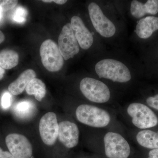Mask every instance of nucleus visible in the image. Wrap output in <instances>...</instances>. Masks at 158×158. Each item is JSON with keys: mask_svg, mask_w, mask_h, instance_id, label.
Wrapping results in <instances>:
<instances>
[{"mask_svg": "<svg viewBox=\"0 0 158 158\" xmlns=\"http://www.w3.org/2000/svg\"><path fill=\"white\" fill-rule=\"evenodd\" d=\"M95 70L100 78L109 79L113 82L126 83L131 78L127 66L115 59L101 60L95 65Z\"/></svg>", "mask_w": 158, "mask_h": 158, "instance_id": "f257e3e1", "label": "nucleus"}, {"mask_svg": "<svg viewBox=\"0 0 158 158\" xmlns=\"http://www.w3.org/2000/svg\"><path fill=\"white\" fill-rule=\"evenodd\" d=\"M76 116L80 122L93 127H104L111 120L110 114L106 110L89 105L79 106L76 111Z\"/></svg>", "mask_w": 158, "mask_h": 158, "instance_id": "f03ea898", "label": "nucleus"}, {"mask_svg": "<svg viewBox=\"0 0 158 158\" xmlns=\"http://www.w3.org/2000/svg\"><path fill=\"white\" fill-rule=\"evenodd\" d=\"M127 113L136 127L144 130L156 126L158 117L152 110L141 103L134 102L128 106Z\"/></svg>", "mask_w": 158, "mask_h": 158, "instance_id": "7ed1b4c3", "label": "nucleus"}, {"mask_svg": "<svg viewBox=\"0 0 158 158\" xmlns=\"http://www.w3.org/2000/svg\"><path fill=\"white\" fill-rule=\"evenodd\" d=\"M80 87L83 95L90 101L104 103L110 99L111 94L108 86L96 79L85 78L81 81Z\"/></svg>", "mask_w": 158, "mask_h": 158, "instance_id": "20e7f679", "label": "nucleus"}, {"mask_svg": "<svg viewBox=\"0 0 158 158\" xmlns=\"http://www.w3.org/2000/svg\"><path fill=\"white\" fill-rule=\"evenodd\" d=\"M40 53L43 65L52 72L59 71L64 65V58L59 46L50 39L44 41L40 46Z\"/></svg>", "mask_w": 158, "mask_h": 158, "instance_id": "39448f33", "label": "nucleus"}, {"mask_svg": "<svg viewBox=\"0 0 158 158\" xmlns=\"http://www.w3.org/2000/svg\"><path fill=\"white\" fill-rule=\"evenodd\" d=\"M105 152L108 158H128L131 148L127 141L120 134L109 132L104 138Z\"/></svg>", "mask_w": 158, "mask_h": 158, "instance_id": "423d86ee", "label": "nucleus"}, {"mask_svg": "<svg viewBox=\"0 0 158 158\" xmlns=\"http://www.w3.org/2000/svg\"><path fill=\"white\" fill-rule=\"evenodd\" d=\"M88 10L91 22L97 32L107 38L114 36L116 33V27L105 15L98 5L96 3H90Z\"/></svg>", "mask_w": 158, "mask_h": 158, "instance_id": "0eeeda50", "label": "nucleus"}, {"mask_svg": "<svg viewBox=\"0 0 158 158\" xmlns=\"http://www.w3.org/2000/svg\"><path fill=\"white\" fill-rule=\"evenodd\" d=\"M59 48L64 60H68L78 53L80 46L70 23L62 28L58 39Z\"/></svg>", "mask_w": 158, "mask_h": 158, "instance_id": "6e6552de", "label": "nucleus"}, {"mask_svg": "<svg viewBox=\"0 0 158 158\" xmlns=\"http://www.w3.org/2000/svg\"><path fill=\"white\" fill-rule=\"evenodd\" d=\"M39 131L42 141L46 145H53L58 137L59 125L56 114L48 112L42 116L39 123Z\"/></svg>", "mask_w": 158, "mask_h": 158, "instance_id": "1a4fd4ad", "label": "nucleus"}, {"mask_svg": "<svg viewBox=\"0 0 158 158\" xmlns=\"http://www.w3.org/2000/svg\"><path fill=\"white\" fill-rule=\"evenodd\" d=\"M6 142L9 152L15 158H30L32 156V145L25 136L11 134L6 137Z\"/></svg>", "mask_w": 158, "mask_h": 158, "instance_id": "9d476101", "label": "nucleus"}, {"mask_svg": "<svg viewBox=\"0 0 158 158\" xmlns=\"http://www.w3.org/2000/svg\"><path fill=\"white\" fill-rule=\"evenodd\" d=\"M59 125L58 138L62 144L69 148L76 146L79 138V131L77 125L70 121H64Z\"/></svg>", "mask_w": 158, "mask_h": 158, "instance_id": "9b49d317", "label": "nucleus"}, {"mask_svg": "<svg viewBox=\"0 0 158 158\" xmlns=\"http://www.w3.org/2000/svg\"><path fill=\"white\" fill-rule=\"evenodd\" d=\"M70 24L81 48L84 50L90 48L93 43V36L84 24L81 19L78 16H74L71 19Z\"/></svg>", "mask_w": 158, "mask_h": 158, "instance_id": "f8f14e48", "label": "nucleus"}, {"mask_svg": "<svg viewBox=\"0 0 158 158\" xmlns=\"http://www.w3.org/2000/svg\"><path fill=\"white\" fill-rule=\"evenodd\" d=\"M158 30V17L147 16L139 21L135 31L140 38L147 39Z\"/></svg>", "mask_w": 158, "mask_h": 158, "instance_id": "ddd939ff", "label": "nucleus"}, {"mask_svg": "<svg viewBox=\"0 0 158 158\" xmlns=\"http://www.w3.org/2000/svg\"><path fill=\"white\" fill-rule=\"evenodd\" d=\"M36 76V73L33 69L24 71L15 81L9 85L8 88L9 92L14 95L21 94L26 90L29 82L35 78Z\"/></svg>", "mask_w": 158, "mask_h": 158, "instance_id": "4468645a", "label": "nucleus"}, {"mask_svg": "<svg viewBox=\"0 0 158 158\" xmlns=\"http://www.w3.org/2000/svg\"><path fill=\"white\" fill-rule=\"evenodd\" d=\"M136 139L142 147L151 150L158 148V133L152 130L140 131L137 134Z\"/></svg>", "mask_w": 158, "mask_h": 158, "instance_id": "2eb2a0df", "label": "nucleus"}, {"mask_svg": "<svg viewBox=\"0 0 158 158\" xmlns=\"http://www.w3.org/2000/svg\"><path fill=\"white\" fill-rule=\"evenodd\" d=\"M26 91L28 94L34 95L37 101L41 102L46 93V85L41 80L35 78L29 82Z\"/></svg>", "mask_w": 158, "mask_h": 158, "instance_id": "dca6fc26", "label": "nucleus"}, {"mask_svg": "<svg viewBox=\"0 0 158 158\" xmlns=\"http://www.w3.org/2000/svg\"><path fill=\"white\" fill-rule=\"evenodd\" d=\"M19 56L15 51L5 49L0 52V66L4 69L14 68L19 63Z\"/></svg>", "mask_w": 158, "mask_h": 158, "instance_id": "f3484780", "label": "nucleus"}, {"mask_svg": "<svg viewBox=\"0 0 158 158\" xmlns=\"http://www.w3.org/2000/svg\"><path fill=\"white\" fill-rule=\"evenodd\" d=\"M35 106L32 102L24 100L15 106L14 112L17 117L21 118H30L35 112Z\"/></svg>", "mask_w": 158, "mask_h": 158, "instance_id": "a211bd4d", "label": "nucleus"}, {"mask_svg": "<svg viewBox=\"0 0 158 158\" xmlns=\"http://www.w3.org/2000/svg\"><path fill=\"white\" fill-rule=\"evenodd\" d=\"M131 12L132 15L136 18H141L147 13L145 4L136 0H134L131 3Z\"/></svg>", "mask_w": 158, "mask_h": 158, "instance_id": "6ab92c4d", "label": "nucleus"}, {"mask_svg": "<svg viewBox=\"0 0 158 158\" xmlns=\"http://www.w3.org/2000/svg\"><path fill=\"white\" fill-rule=\"evenodd\" d=\"M27 15V10L23 7H19L15 11L12 18L15 22L22 23L25 22Z\"/></svg>", "mask_w": 158, "mask_h": 158, "instance_id": "aec40b11", "label": "nucleus"}, {"mask_svg": "<svg viewBox=\"0 0 158 158\" xmlns=\"http://www.w3.org/2000/svg\"><path fill=\"white\" fill-rule=\"evenodd\" d=\"M148 14H156L158 12V0H148L145 3Z\"/></svg>", "mask_w": 158, "mask_h": 158, "instance_id": "412c9836", "label": "nucleus"}, {"mask_svg": "<svg viewBox=\"0 0 158 158\" xmlns=\"http://www.w3.org/2000/svg\"><path fill=\"white\" fill-rule=\"evenodd\" d=\"M18 2L15 0H0V8L3 12L9 11L16 6Z\"/></svg>", "mask_w": 158, "mask_h": 158, "instance_id": "4be33fe9", "label": "nucleus"}, {"mask_svg": "<svg viewBox=\"0 0 158 158\" xmlns=\"http://www.w3.org/2000/svg\"><path fill=\"white\" fill-rule=\"evenodd\" d=\"M12 102V96L9 92H6L3 94L1 99V105L2 107L5 110L9 109L11 106Z\"/></svg>", "mask_w": 158, "mask_h": 158, "instance_id": "5701e85b", "label": "nucleus"}, {"mask_svg": "<svg viewBox=\"0 0 158 158\" xmlns=\"http://www.w3.org/2000/svg\"><path fill=\"white\" fill-rule=\"evenodd\" d=\"M146 102L150 107L158 111V94L148 98Z\"/></svg>", "mask_w": 158, "mask_h": 158, "instance_id": "b1692460", "label": "nucleus"}, {"mask_svg": "<svg viewBox=\"0 0 158 158\" xmlns=\"http://www.w3.org/2000/svg\"><path fill=\"white\" fill-rule=\"evenodd\" d=\"M147 158H158V148L150 151Z\"/></svg>", "mask_w": 158, "mask_h": 158, "instance_id": "393cba45", "label": "nucleus"}, {"mask_svg": "<svg viewBox=\"0 0 158 158\" xmlns=\"http://www.w3.org/2000/svg\"><path fill=\"white\" fill-rule=\"evenodd\" d=\"M0 158H15L9 152L3 151L0 154Z\"/></svg>", "mask_w": 158, "mask_h": 158, "instance_id": "a878e982", "label": "nucleus"}, {"mask_svg": "<svg viewBox=\"0 0 158 158\" xmlns=\"http://www.w3.org/2000/svg\"><path fill=\"white\" fill-rule=\"evenodd\" d=\"M42 2L46 3L55 2L58 5H62L65 4L67 1L66 0H53V1L44 0V1H42Z\"/></svg>", "mask_w": 158, "mask_h": 158, "instance_id": "bb28decb", "label": "nucleus"}, {"mask_svg": "<svg viewBox=\"0 0 158 158\" xmlns=\"http://www.w3.org/2000/svg\"><path fill=\"white\" fill-rule=\"evenodd\" d=\"M5 73V69L2 68V67L0 66V81H1V80H2V79L3 78Z\"/></svg>", "mask_w": 158, "mask_h": 158, "instance_id": "cd10ccee", "label": "nucleus"}, {"mask_svg": "<svg viewBox=\"0 0 158 158\" xmlns=\"http://www.w3.org/2000/svg\"><path fill=\"white\" fill-rule=\"evenodd\" d=\"M5 39V37L2 32L0 31V44L4 41Z\"/></svg>", "mask_w": 158, "mask_h": 158, "instance_id": "c85d7f7f", "label": "nucleus"}, {"mask_svg": "<svg viewBox=\"0 0 158 158\" xmlns=\"http://www.w3.org/2000/svg\"><path fill=\"white\" fill-rule=\"evenodd\" d=\"M2 9L0 8V20L2 19Z\"/></svg>", "mask_w": 158, "mask_h": 158, "instance_id": "c756f323", "label": "nucleus"}, {"mask_svg": "<svg viewBox=\"0 0 158 158\" xmlns=\"http://www.w3.org/2000/svg\"><path fill=\"white\" fill-rule=\"evenodd\" d=\"M3 151L2 150V148H0V154H1V153Z\"/></svg>", "mask_w": 158, "mask_h": 158, "instance_id": "7c9ffc66", "label": "nucleus"}]
</instances>
